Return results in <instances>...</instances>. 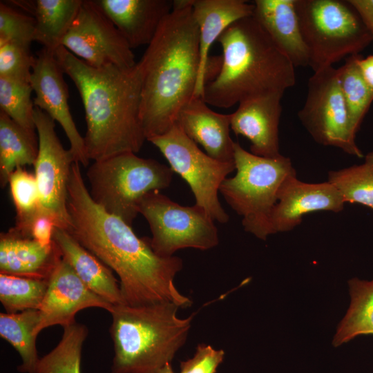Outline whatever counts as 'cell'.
<instances>
[{"label":"cell","mask_w":373,"mask_h":373,"mask_svg":"<svg viewBox=\"0 0 373 373\" xmlns=\"http://www.w3.org/2000/svg\"><path fill=\"white\" fill-rule=\"evenodd\" d=\"M80 166L75 162L71 167L67 202L70 225L66 230L119 276L124 304L169 302L180 308L190 307L192 301L174 284L182 269V259L158 256L149 238H139L131 226L97 204Z\"/></svg>","instance_id":"cell-1"},{"label":"cell","mask_w":373,"mask_h":373,"mask_svg":"<svg viewBox=\"0 0 373 373\" xmlns=\"http://www.w3.org/2000/svg\"><path fill=\"white\" fill-rule=\"evenodd\" d=\"M55 56L75 84L85 112L86 151L90 160L137 153L146 140L140 118L141 73L131 68L91 66L61 46Z\"/></svg>","instance_id":"cell-2"},{"label":"cell","mask_w":373,"mask_h":373,"mask_svg":"<svg viewBox=\"0 0 373 373\" xmlns=\"http://www.w3.org/2000/svg\"><path fill=\"white\" fill-rule=\"evenodd\" d=\"M137 64L141 73L140 118L147 140L169 131L194 96L200 51L191 0L173 1L172 11Z\"/></svg>","instance_id":"cell-3"},{"label":"cell","mask_w":373,"mask_h":373,"mask_svg":"<svg viewBox=\"0 0 373 373\" xmlns=\"http://www.w3.org/2000/svg\"><path fill=\"white\" fill-rule=\"evenodd\" d=\"M222 54L203 100L228 108L252 98L284 94L296 83L294 66L253 17L232 23L218 38Z\"/></svg>","instance_id":"cell-4"},{"label":"cell","mask_w":373,"mask_h":373,"mask_svg":"<svg viewBox=\"0 0 373 373\" xmlns=\"http://www.w3.org/2000/svg\"><path fill=\"white\" fill-rule=\"evenodd\" d=\"M179 308L169 302L113 306L111 373H156L171 363L186 343L195 316L180 318Z\"/></svg>","instance_id":"cell-5"},{"label":"cell","mask_w":373,"mask_h":373,"mask_svg":"<svg viewBox=\"0 0 373 373\" xmlns=\"http://www.w3.org/2000/svg\"><path fill=\"white\" fill-rule=\"evenodd\" d=\"M236 173L227 178L219 192L227 204L242 217L244 229L265 240L272 234L270 218L284 180L296 174L290 158L260 157L234 144Z\"/></svg>","instance_id":"cell-6"},{"label":"cell","mask_w":373,"mask_h":373,"mask_svg":"<svg viewBox=\"0 0 373 373\" xmlns=\"http://www.w3.org/2000/svg\"><path fill=\"white\" fill-rule=\"evenodd\" d=\"M173 171L155 160L124 153L94 161L86 177L92 200L131 226L143 198L169 186Z\"/></svg>","instance_id":"cell-7"},{"label":"cell","mask_w":373,"mask_h":373,"mask_svg":"<svg viewBox=\"0 0 373 373\" xmlns=\"http://www.w3.org/2000/svg\"><path fill=\"white\" fill-rule=\"evenodd\" d=\"M296 10L314 72L358 55L370 35L348 1L295 0Z\"/></svg>","instance_id":"cell-8"},{"label":"cell","mask_w":373,"mask_h":373,"mask_svg":"<svg viewBox=\"0 0 373 373\" xmlns=\"http://www.w3.org/2000/svg\"><path fill=\"white\" fill-rule=\"evenodd\" d=\"M139 213L148 222L156 254L169 258L179 249L208 250L219 243L214 220L202 207L182 206L155 191L142 200Z\"/></svg>","instance_id":"cell-9"},{"label":"cell","mask_w":373,"mask_h":373,"mask_svg":"<svg viewBox=\"0 0 373 373\" xmlns=\"http://www.w3.org/2000/svg\"><path fill=\"white\" fill-rule=\"evenodd\" d=\"M165 157L173 172L189 184L195 204L215 221L228 222L229 217L218 199L222 182L236 169L234 162L217 160L202 152L175 123L166 133L149 138Z\"/></svg>","instance_id":"cell-10"},{"label":"cell","mask_w":373,"mask_h":373,"mask_svg":"<svg viewBox=\"0 0 373 373\" xmlns=\"http://www.w3.org/2000/svg\"><path fill=\"white\" fill-rule=\"evenodd\" d=\"M313 140L323 146L363 157L355 142L341 87L340 68H323L309 77L305 104L298 113Z\"/></svg>","instance_id":"cell-11"},{"label":"cell","mask_w":373,"mask_h":373,"mask_svg":"<svg viewBox=\"0 0 373 373\" xmlns=\"http://www.w3.org/2000/svg\"><path fill=\"white\" fill-rule=\"evenodd\" d=\"M61 46L88 65L131 68L137 62L131 48L95 0H83Z\"/></svg>","instance_id":"cell-12"},{"label":"cell","mask_w":373,"mask_h":373,"mask_svg":"<svg viewBox=\"0 0 373 373\" xmlns=\"http://www.w3.org/2000/svg\"><path fill=\"white\" fill-rule=\"evenodd\" d=\"M34 122L38 137L35 176L41 207L55 218L57 227L68 229V184L75 161L70 149H65L57 137L54 119L35 106Z\"/></svg>","instance_id":"cell-13"},{"label":"cell","mask_w":373,"mask_h":373,"mask_svg":"<svg viewBox=\"0 0 373 373\" xmlns=\"http://www.w3.org/2000/svg\"><path fill=\"white\" fill-rule=\"evenodd\" d=\"M63 74L55 52L46 48L39 50L30 77V85L35 95L33 103L60 124L69 141V149L75 161L86 167L90 160L84 137L79 133L70 111L68 90Z\"/></svg>","instance_id":"cell-14"},{"label":"cell","mask_w":373,"mask_h":373,"mask_svg":"<svg viewBox=\"0 0 373 373\" xmlns=\"http://www.w3.org/2000/svg\"><path fill=\"white\" fill-rule=\"evenodd\" d=\"M99 307L111 312L113 305L89 289L61 258L48 279V289L39 309L36 334L54 325L63 327L75 323L80 310Z\"/></svg>","instance_id":"cell-15"},{"label":"cell","mask_w":373,"mask_h":373,"mask_svg":"<svg viewBox=\"0 0 373 373\" xmlns=\"http://www.w3.org/2000/svg\"><path fill=\"white\" fill-rule=\"evenodd\" d=\"M345 202L340 192L328 181L307 183L296 173L283 182L270 218L271 233L287 232L298 226L303 217L318 211L338 213Z\"/></svg>","instance_id":"cell-16"},{"label":"cell","mask_w":373,"mask_h":373,"mask_svg":"<svg viewBox=\"0 0 373 373\" xmlns=\"http://www.w3.org/2000/svg\"><path fill=\"white\" fill-rule=\"evenodd\" d=\"M283 94H271L242 101L230 114L231 129L251 143V153L264 157L280 156L278 126Z\"/></svg>","instance_id":"cell-17"},{"label":"cell","mask_w":373,"mask_h":373,"mask_svg":"<svg viewBox=\"0 0 373 373\" xmlns=\"http://www.w3.org/2000/svg\"><path fill=\"white\" fill-rule=\"evenodd\" d=\"M192 15L199 32L200 65L193 97L203 96L214 41L238 20L253 16L254 5L244 0H191Z\"/></svg>","instance_id":"cell-18"},{"label":"cell","mask_w":373,"mask_h":373,"mask_svg":"<svg viewBox=\"0 0 373 373\" xmlns=\"http://www.w3.org/2000/svg\"><path fill=\"white\" fill-rule=\"evenodd\" d=\"M132 48L149 45L173 10L171 0H95Z\"/></svg>","instance_id":"cell-19"},{"label":"cell","mask_w":373,"mask_h":373,"mask_svg":"<svg viewBox=\"0 0 373 373\" xmlns=\"http://www.w3.org/2000/svg\"><path fill=\"white\" fill-rule=\"evenodd\" d=\"M230 114L218 113L202 97H193L181 110L176 123L184 133L222 162H234L235 142L230 136Z\"/></svg>","instance_id":"cell-20"},{"label":"cell","mask_w":373,"mask_h":373,"mask_svg":"<svg viewBox=\"0 0 373 373\" xmlns=\"http://www.w3.org/2000/svg\"><path fill=\"white\" fill-rule=\"evenodd\" d=\"M61 258L54 240L43 245L13 228L0 235V274L49 279Z\"/></svg>","instance_id":"cell-21"},{"label":"cell","mask_w":373,"mask_h":373,"mask_svg":"<svg viewBox=\"0 0 373 373\" xmlns=\"http://www.w3.org/2000/svg\"><path fill=\"white\" fill-rule=\"evenodd\" d=\"M253 3V17L276 46L294 67L309 66L295 0H256Z\"/></svg>","instance_id":"cell-22"},{"label":"cell","mask_w":373,"mask_h":373,"mask_svg":"<svg viewBox=\"0 0 373 373\" xmlns=\"http://www.w3.org/2000/svg\"><path fill=\"white\" fill-rule=\"evenodd\" d=\"M53 240L62 258L89 289L113 306L124 304L119 283L110 268L66 229L55 227Z\"/></svg>","instance_id":"cell-23"},{"label":"cell","mask_w":373,"mask_h":373,"mask_svg":"<svg viewBox=\"0 0 373 373\" xmlns=\"http://www.w3.org/2000/svg\"><path fill=\"white\" fill-rule=\"evenodd\" d=\"M35 19L34 41L52 52L72 26L83 0L14 1Z\"/></svg>","instance_id":"cell-24"},{"label":"cell","mask_w":373,"mask_h":373,"mask_svg":"<svg viewBox=\"0 0 373 373\" xmlns=\"http://www.w3.org/2000/svg\"><path fill=\"white\" fill-rule=\"evenodd\" d=\"M38 153L35 131L27 130L0 111V184L5 187L19 167L35 164Z\"/></svg>","instance_id":"cell-25"},{"label":"cell","mask_w":373,"mask_h":373,"mask_svg":"<svg viewBox=\"0 0 373 373\" xmlns=\"http://www.w3.org/2000/svg\"><path fill=\"white\" fill-rule=\"evenodd\" d=\"M347 284L351 300L333 338L335 347L361 335H373V280L353 278Z\"/></svg>","instance_id":"cell-26"},{"label":"cell","mask_w":373,"mask_h":373,"mask_svg":"<svg viewBox=\"0 0 373 373\" xmlns=\"http://www.w3.org/2000/svg\"><path fill=\"white\" fill-rule=\"evenodd\" d=\"M39 318V309L0 314V336L20 355L22 363L17 367L19 372L35 373L39 361L35 332Z\"/></svg>","instance_id":"cell-27"},{"label":"cell","mask_w":373,"mask_h":373,"mask_svg":"<svg viewBox=\"0 0 373 373\" xmlns=\"http://www.w3.org/2000/svg\"><path fill=\"white\" fill-rule=\"evenodd\" d=\"M63 328L61 339L39 359L35 373H82V350L88 329L76 322Z\"/></svg>","instance_id":"cell-28"},{"label":"cell","mask_w":373,"mask_h":373,"mask_svg":"<svg viewBox=\"0 0 373 373\" xmlns=\"http://www.w3.org/2000/svg\"><path fill=\"white\" fill-rule=\"evenodd\" d=\"M327 181L345 203L360 204L373 210V151L366 154L361 164L329 171Z\"/></svg>","instance_id":"cell-29"},{"label":"cell","mask_w":373,"mask_h":373,"mask_svg":"<svg viewBox=\"0 0 373 373\" xmlns=\"http://www.w3.org/2000/svg\"><path fill=\"white\" fill-rule=\"evenodd\" d=\"M359 55L347 57L339 68L341 90L351 128L356 135L373 102V91L363 79L358 66Z\"/></svg>","instance_id":"cell-30"},{"label":"cell","mask_w":373,"mask_h":373,"mask_svg":"<svg viewBox=\"0 0 373 373\" xmlns=\"http://www.w3.org/2000/svg\"><path fill=\"white\" fill-rule=\"evenodd\" d=\"M48 286V279L0 274V301L6 313L39 309Z\"/></svg>","instance_id":"cell-31"},{"label":"cell","mask_w":373,"mask_h":373,"mask_svg":"<svg viewBox=\"0 0 373 373\" xmlns=\"http://www.w3.org/2000/svg\"><path fill=\"white\" fill-rule=\"evenodd\" d=\"M8 185L17 212L13 229L23 234L31 220L41 209L37 180L35 174L28 172L24 167H19L10 176Z\"/></svg>","instance_id":"cell-32"},{"label":"cell","mask_w":373,"mask_h":373,"mask_svg":"<svg viewBox=\"0 0 373 373\" xmlns=\"http://www.w3.org/2000/svg\"><path fill=\"white\" fill-rule=\"evenodd\" d=\"M32 92L30 82L0 77V111L23 128L35 131Z\"/></svg>","instance_id":"cell-33"},{"label":"cell","mask_w":373,"mask_h":373,"mask_svg":"<svg viewBox=\"0 0 373 373\" xmlns=\"http://www.w3.org/2000/svg\"><path fill=\"white\" fill-rule=\"evenodd\" d=\"M35 19L5 2L0 3V44L12 42L30 48L34 41Z\"/></svg>","instance_id":"cell-34"},{"label":"cell","mask_w":373,"mask_h":373,"mask_svg":"<svg viewBox=\"0 0 373 373\" xmlns=\"http://www.w3.org/2000/svg\"><path fill=\"white\" fill-rule=\"evenodd\" d=\"M35 59L30 48L12 42L0 44V77L30 83Z\"/></svg>","instance_id":"cell-35"},{"label":"cell","mask_w":373,"mask_h":373,"mask_svg":"<svg viewBox=\"0 0 373 373\" xmlns=\"http://www.w3.org/2000/svg\"><path fill=\"white\" fill-rule=\"evenodd\" d=\"M224 354L223 350H216L209 345L200 343L192 358L181 362L180 373H216Z\"/></svg>","instance_id":"cell-36"},{"label":"cell","mask_w":373,"mask_h":373,"mask_svg":"<svg viewBox=\"0 0 373 373\" xmlns=\"http://www.w3.org/2000/svg\"><path fill=\"white\" fill-rule=\"evenodd\" d=\"M57 227L55 218L41 207L23 235L32 238L43 245H50L53 242L54 230Z\"/></svg>","instance_id":"cell-37"},{"label":"cell","mask_w":373,"mask_h":373,"mask_svg":"<svg viewBox=\"0 0 373 373\" xmlns=\"http://www.w3.org/2000/svg\"><path fill=\"white\" fill-rule=\"evenodd\" d=\"M355 9L367 30L373 44V0H347Z\"/></svg>","instance_id":"cell-38"},{"label":"cell","mask_w":373,"mask_h":373,"mask_svg":"<svg viewBox=\"0 0 373 373\" xmlns=\"http://www.w3.org/2000/svg\"><path fill=\"white\" fill-rule=\"evenodd\" d=\"M156 373H174V372L173 370L171 363H169L164 366L162 368H161Z\"/></svg>","instance_id":"cell-39"},{"label":"cell","mask_w":373,"mask_h":373,"mask_svg":"<svg viewBox=\"0 0 373 373\" xmlns=\"http://www.w3.org/2000/svg\"><path fill=\"white\" fill-rule=\"evenodd\" d=\"M369 57L373 63V55H369Z\"/></svg>","instance_id":"cell-40"}]
</instances>
